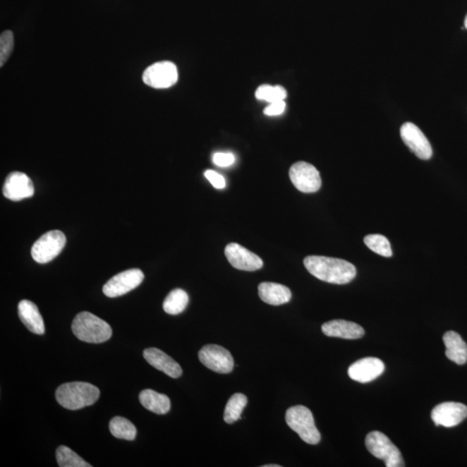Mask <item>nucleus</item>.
Instances as JSON below:
<instances>
[{
	"instance_id": "1",
	"label": "nucleus",
	"mask_w": 467,
	"mask_h": 467,
	"mask_svg": "<svg viewBox=\"0 0 467 467\" xmlns=\"http://www.w3.org/2000/svg\"><path fill=\"white\" fill-rule=\"evenodd\" d=\"M304 265L313 277L332 284H348L357 275L355 266L342 259L311 255L305 258Z\"/></svg>"
},
{
	"instance_id": "2",
	"label": "nucleus",
	"mask_w": 467,
	"mask_h": 467,
	"mask_svg": "<svg viewBox=\"0 0 467 467\" xmlns=\"http://www.w3.org/2000/svg\"><path fill=\"white\" fill-rule=\"evenodd\" d=\"M99 397V389L89 382H67L59 386L56 392L57 403L70 411L89 407L97 403Z\"/></svg>"
},
{
	"instance_id": "3",
	"label": "nucleus",
	"mask_w": 467,
	"mask_h": 467,
	"mask_svg": "<svg viewBox=\"0 0 467 467\" xmlns=\"http://www.w3.org/2000/svg\"><path fill=\"white\" fill-rule=\"evenodd\" d=\"M71 328L76 338L87 343H104L112 336L110 325L89 312L78 313L73 320Z\"/></svg>"
},
{
	"instance_id": "4",
	"label": "nucleus",
	"mask_w": 467,
	"mask_h": 467,
	"mask_svg": "<svg viewBox=\"0 0 467 467\" xmlns=\"http://www.w3.org/2000/svg\"><path fill=\"white\" fill-rule=\"evenodd\" d=\"M286 423L305 443L310 445L320 443V432L315 426V418L309 408L301 405L289 408L286 413Z\"/></svg>"
},
{
	"instance_id": "5",
	"label": "nucleus",
	"mask_w": 467,
	"mask_h": 467,
	"mask_svg": "<svg viewBox=\"0 0 467 467\" xmlns=\"http://www.w3.org/2000/svg\"><path fill=\"white\" fill-rule=\"evenodd\" d=\"M367 449L373 456L381 459L387 467H404V461L399 449L384 434L379 431L370 432L366 436Z\"/></svg>"
},
{
	"instance_id": "6",
	"label": "nucleus",
	"mask_w": 467,
	"mask_h": 467,
	"mask_svg": "<svg viewBox=\"0 0 467 467\" xmlns=\"http://www.w3.org/2000/svg\"><path fill=\"white\" fill-rule=\"evenodd\" d=\"M66 236L60 231H51L44 233L36 241L32 248L34 261L44 264L51 262L63 250Z\"/></svg>"
},
{
	"instance_id": "7",
	"label": "nucleus",
	"mask_w": 467,
	"mask_h": 467,
	"mask_svg": "<svg viewBox=\"0 0 467 467\" xmlns=\"http://www.w3.org/2000/svg\"><path fill=\"white\" fill-rule=\"evenodd\" d=\"M142 78L143 82L153 89H168L178 82V68L169 61L155 63L145 71Z\"/></svg>"
},
{
	"instance_id": "8",
	"label": "nucleus",
	"mask_w": 467,
	"mask_h": 467,
	"mask_svg": "<svg viewBox=\"0 0 467 467\" xmlns=\"http://www.w3.org/2000/svg\"><path fill=\"white\" fill-rule=\"evenodd\" d=\"M289 176L293 185L301 193H316L322 185L320 171L313 164L304 162L293 164Z\"/></svg>"
},
{
	"instance_id": "9",
	"label": "nucleus",
	"mask_w": 467,
	"mask_h": 467,
	"mask_svg": "<svg viewBox=\"0 0 467 467\" xmlns=\"http://www.w3.org/2000/svg\"><path fill=\"white\" fill-rule=\"evenodd\" d=\"M199 360L207 368L217 373H231L233 368V359L231 352L217 344H207L198 353Z\"/></svg>"
},
{
	"instance_id": "10",
	"label": "nucleus",
	"mask_w": 467,
	"mask_h": 467,
	"mask_svg": "<svg viewBox=\"0 0 467 467\" xmlns=\"http://www.w3.org/2000/svg\"><path fill=\"white\" fill-rule=\"evenodd\" d=\"M144 279L143 272L140 269H133L121 272L114 275L103 286V293L109 298H116L131 292L142 283Z\"/></svg>"
},
{
	"instance_id": "11",
	"label": "nucleus",
	"mask_w": 467,
	"mask_h": 467,
	"mask_svg": "<svg viewBox=\"0 0 467 467\" xmlns=\"http://www.w3.org/2000/svg\"><path fill=\"white\" fill-rule=\"evenodd\" d=\"M400 133L405 145L419 159L423 160L431 159L432 155L431 145L418 126L411 122H407L401 126Z\"/></svg>"
},
{
	"instance_id": "12",
	"label": "nucleus",
	"mask_w": 467,
	"mask_h": 467,
	"mask_svg": "<svg viewBox=\"0 0 467 467\" xmlns=\"http://www.w3.org/2000/svg\"><path fill=\"white\" fill-rule=\"evenodd\" d=\"M467 417V407L459 403L440 404L432 409L431 418L436 426L453 427L461 423Z\"/></svg>"
},
{
	"instance_id": "13",
	"label": "nucleus",
	"mask_w": 467,
	"mask_h": 467,
	"mask_svg": "<svg viewBox=\"0 0 467 467\" xmlns=\"http://www.w3.org/2000/svg\"><path fill=\"white\" fill-rule=\"evenodd\" d=\"M225 255L236 269L253 272L263 267L262 260L258 255L238 243L228 244L225 248Z\"/></svg>"
},
{
	"instance_id": "14",
	"label": "nucleus",
	"mask_w": 467,
	"mask_h": 467,
	"mask_svg": "<svg viewBox=\"0 0 467 467\" xmlns=\"http://www.w3.org/2000/svg\"><path fill=\"white\" fill-rule=\"evenodd\" d=\"M34 190L32 179L20 171H13L7 176L3 186L4 196L13 201L32 197Z\"/></svg>"
},
{
	"instance_id": "15",
	"label": "nucleus",
	"mask_w": 467,
	"mask_h": 467,
	"mask_svg": "<svg viewBox=\"0 0 467 467\" xmlns=\"http://www.w3.org/2000/svg\"><path fill=\"white\" fill-rule=\"evenodd\" d=\"M385 370L384 363L376 358H365L352 363L348 375L356 382L366 384L380 377Z\"/></svg>"
},
{
	"instance_id": "16",
	"label": "nucleus",
	"mask_w": 467,
	"mask_h": 467,
	"mask_svg": "<svg viewBox=\"0 0 467 467\" xmlns=\"http://www.w3.org/2000/svg\"><path fill=\"white\" fill-rule=\"evenodd\" d=\"M143 356L149 365L162 371L167 376L172 378L181 377L183 373L181 367L164 351L157 349V348H148L144 351Z\"/></svg>"
},
{
	"instance_id": "17",
	"label": "nucleus",
	"mask_w": 467,
	"mask_h": 467,
	"mask_svg": "<svg viewBox=\"0 0 467 467\" xmlns=\"http://www.w3.org/2000/svg\"><path fill=\"white\" fill-rule=\"evenodd\" d=\"M325 335L332 338L358 339L365 335V330L358 324L343 320L329 321L322 325Z\"/></svg>"
},
{
	"instance_id": "18",
	"label": "nucleus",
	"mask_w": 467,
	"mask_h": 467,
	"mask_svg": "<svg viewBox=\"0 0 467 467\" xmlns=\"http://www.w3.org/2000/svg\"><path fill=\"white\" fill-rule=\"evenodd\" d=\"M18 311L23 324L30 332L38 335L44 334L45 327L43 317L33 302L28 300L21 301L19 302Z\"/></svg>"
},
{
	"instance_id": "19",
	"label": "nucleus",
	"mask_w": 467,
	"mask_h": 467,
	"mask_svg": "<svg viewBox=\"0 0 467 467\" xmlns=\"http://www.w3.org/2000/svg\"><path fill=\"white\" fill-rule=\"evenodd\" d=\"M259 297L267 304L281 305L289 303L292 293L286 286L274 282H262L258 286Z\"/></svg>"
},
{
	"instance_id": "20",
	"label": "nucleus",
	"mask_w": 467,
	"mask_h": 467,
	"mask_svg": "<svg viewBox=\"0 0 467 467\" xmlns=\"http://www.w3.org/2000/svg\"><path fill=\"white\" fill-rule=\"evenodd\" d=\"M443 342L447 348V358L459 365H465L467 361V344L461 335L455 332H447L443 336Z\"/></svg>"
},
{
	"instance_id": "21",
	"label": "nucleus",
	"mask_w": 467,
	"mask_h": 467,
	"mask_svg": "<svg viewBox=\"0 0 467 467\" xmlns=\"http://www.w3.org/2000/svg\"><path fill=\"white\" fill-rule=\"evenodd\" d=\"M140 401L145 408L157 415H166L171 409L169 397L152 389L143 390L140 394Z\"/></svg>"
},
{
	"instance_id": "22",
	"label": "nucleus",
	"mask_w": 467,
	"mask_h": 467,
	"mask_svg": "<svg viewBox=\"0 0 467 467\" xmlns=\"http://www.w3.org/2000/svg\"><path fill=\"white\" fill-rule=\"evenodd\" d=\"M189 303L188 294L183 289L172 290L163 303L164 311L171 315H177L185 311Z\"/></svg>"
},
{
	"instance_id": "23",
	"label": "nucleus",
	"mask_w": 467,
	"mask_h": 467,
	"mask_svg": "<svg viewBox=\"0 0 467 467\" xmlns=\"http://www.w3.org/2000/svg\"><path fill=\"white\" fill-rule=\"evenodd\" d=\"M248 404V398L242 393L233 395L226 405L224 419L226 423L233 424L241 419V416Z\"/></svg>"
},
{
	"instance_id": "24",
	"label": "nucleus",
	"mask_w": 467,
	"mask_h": 467,
	"mask_svg": "<svg viewBox=\"0 0 467 467\" xmlns=\"http://www.w3.org/2000/svg\"><path fill=\"white\" fill-rule=\"evenodd\" d=\"M109 430L114 437L133 440L136 438L137 430L130 420L124 417H114L109 423Z\"/></svg>"
},
{
	"instance_id": "25",
	"label": "nucleus",
	"mask_w": 467,
	"mask_h": 467,
	"mask_svg": "<svg viewBox=\"0 0 467 467\" xmlns=\"http://www.w3.org/2000/svg\"><path fill=\"white\" fill-rule=\"evenodd\" d=\"M56 461L60 467H91L89 463L65 446H61L57 449Z\"/></svg>"
},
{
	"instance_id": "26",
	"label": "nucleus",
	"mask_w": 467,
	"mask_h": 467,
	"mask_svg": "<svg viewBox=\"0 0 467 467\" xmlns=\"http://www.w3.org/2000/svg\"><path fill=\"white\" fill-rule=\"evenodd\" d=\"M363 242L371 251L377 255L384 256V257H392L393 255L392 245L384 236L379 235V233L368 235L365 237Z\"/></svg>"
},
{
	"instance_id": "27",
	"label": "nucleus",
	"mask_w": 467,
	"mask_h": 467,
	"mask_svg": "<svg viewBox=\"0 0 467 467\" xmlns=\"http://www.w3.org/2000/svg\"><path fill=\"white\" fill-rule=\"evenodd\" d=\"M286 95V90L281 86L262 85L255 92L256 98L269 103L284 101Z\"/></svg>"
},
{
	"instance_id": "28",
	"label": "nucleus",
	"mask_w": 467,
	"mask_h": 467,
	"mask_svg": "<svg viewBox=\"0 0 467 467\" xmlns=\"http://www.w3.org/2000/svg\"><path fill=\"white\" fill-rule=\"evenodd\" d=\"M14 48V36L11 30H6L0 36V67L9 59Z\"/></svg>"
},
{
	"instance_id": "29",
	"label": "nucleus",
	"mask_w": 467,
	"mask_h": 467,
	"mask_svg": "<svg viewBox=\"0 0 467 467\" xmlns=\"http://www.w3.org/2000/svg\"><path fill=\"white\" fill-rule=\"evenodd\" d=\"M235 155L231 152H216L213 155V162L220 167H228L235 163Z\"/></svg>"
},
{
	"instance_id": "30",
	"label": "nucleus",
	"mask_w": 467,
	"mask_h": 467,
	"mask_svg": "<svg viewBox=\"0 0 467 467\" xmlns=\"http://www.w3.org/2000/svg\"><path fill=\"white\" fill-rule=\"evenodd\" d=\"M205 176L209 180L210 183L217 189H224L226 186L225 178L217 171L212 170H207L205 172Z\"/></svg>"
},
{
	"instance_id": "31",
	"label": "nucleus",
	"mask_w": 467,
	"mask_h": 467,
	"mask_svg": "<svg viewBox=\"0 0 467 467\" xmlns=\"http://www.w3.org/2000/svg\"><path fill=\"white\" fill-rule=\"evenodd\" d=\"M286 109V103L284 101H278L270 103L269 106H267L265 109H264V114L267 116H277L279 114H283Z\"/></svg>"
},
{
	"instance_id": "32",
	"label": "nucleus",
	"mask_w": 467,
	"mask_h": 467,
	"mask_svg": "<svg viewBox=\"0 0 467 467\" xmlns=\"http://www.w3.org/2000/svg\"><path fill=\"white\" fill-rule=\"evenodd\" d=\"M263 467H281V465H274H274H265V466H263Z\"/></svg>"
},
{
	"instance_id": "33",
	"label": "nucleus",
	"mask_w": 467,
	"mask_h": 467,
	"mask_svg": "<svg viewBox=\"0 0 467 467\" xmlns=\"http://www.w3.org/2000/svg\"><path fill=\"white\" fill-rule=\"evenodd\" d=\"M464 25H465V28L467 30V15H466V18H465V23H464Z\"/></svg>"
}]
</instances>
